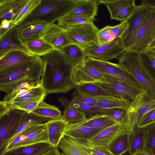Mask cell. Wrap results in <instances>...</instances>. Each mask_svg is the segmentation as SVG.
Here are the masks:
<instances>
[{
    "label": "cell",
    "instance_id": "obj_18",
    "mask_svg": "<svg viewBox=\"0 0 155 155\" xmlns=\"http://www.w3.org/2000/svg\"><path fill=\"white\" fill-rule=\"evenodd\" d=\"M104 75L97 69L84 63L72 69L71 78L76 86L82 84L95 82Z\"/></svg>",
    "mask_w": 155,
    "mask_h": 155
},
{
    "label": "cell",
    "instance_id": "obj_9",
    "mask_svg": "<svg viewBox=\"0 0 155 155\" xmlns=\"http://www.w3.org/2000/svg\"><path fill=\"white\" fill-rule=\"evenodd\" d=\"M140 1L141 3L136 5L127 20L128 27L120 38L123 48L134 37L152 10V5L148 0Z\"/></svg>",
    "mask_w": 155,
    "mask_h": 155
},
{
    "label": "cell",
    "instance_id": "obj_16",
    "mask_svg": "<svg viewBox=\"0 0 155 155\" xmlns=\"http://www.w3.org/2000/svg\"><path fill=\"white\" fill-rule=\"evenodd\" d=\"M42 39L52 46L54 50L58 51L73 44L68 37L66 28L54 23L50 25Z\"/></svg>",
    "mask_w": 155,
    "mask_h": 155
},
{
    "label": "cell",
    "instance_id": "obj_48",
    "mask_svg": "<svg viewBox=\"0 0 155 155\" xmlns=\"http://www.w3.org/2000/svg\"><path fill=\"white\" fill-rule=\"evenodd\" d=\"M0 21V37L2 36L7 31L9 30L13 25H14L13 21H11L6 19H4L1 21Z\"/></svg>",
    "mask_w": 155,
    "mask_h": 155
},
{
    "label": "cell",
    "instance_id": "obj_20",
    "mask_svg": "<svg viewBox=\"0 0 155 155\" xmlns=\"http://www.w3.org/2000/svg\"><path fill=\"white\" fill-rule=\"evenodd\" d=\"M51 25L34 22L18 26V28L20 36L24 42L33 39H42Z\"/></svg>",
    "mask_w": 155,
    "mask_h": 155
},
{
    "label": "cell",
    "instance_id": "obj_23",
    "mask_svg": "<svg viewBox=\"0 0 155 155\" xmlns=\"http://www.w3.org/2000/svg\"><path fill=\"white\" fill-rule=\"evenodd\" d=\"M52 147L48 143L40 142L14 148L4 155H41Z\"/></svg>",
    "mask_w": 155,
    "mask_h": 155
},
{
    "label": "cell",
    "instance_id": "obj_50",
    "mask_svg": "<svg viewBox=\"0 0 155 155\" xmlns=\"http://www.w3.org/2000/svg\"><path fill=\"white\" fill-rule=\"evenodd\" d=\"M145 55L147 57L151 67L155 72V57L148 52Z\"/></svg>",
    "mask_w": 155,
    "mask_h": 155
},
{
    "label": "cell",
    "instance_id": "obj_37",
    "mask_svg": "<svg viewBox=\"0 0 155 155\" xmlns=\"http://www.w3.org/2000/svg\"><path fill=\"white\" fill-rule=\"evenodd\" d=\"M58 100L63 107L65 109L67 107H73L81 110L85 113L86 116L90 117L94 114H99L101 110L100 109L93 107L91 105L74 102L69 101L66 98L61 97Z\"/></svg>",
    "mask_w": 155,
    "mask_h": 155
},
{
    "label": "cell",
    "instance_id": "obj_47",
    "mask_svg": "<svg viewBox=\"0 0 155 155\" xmlns=\"http://www.w3.org/2000/svg\"><path fill=\"white\" fill-rule=\"evenodd\" d=\"M90 148L91 155H115L111 152L109 148L94 147Z\"/></svg>",
    "mask_w": 155,
    "mask_h": 155
},
{
    "label": "cell",
    "instance_id": "obj_30",
    "mask_svg": "<svg viewBox=\"0 0 155 155\" xmlns=\"http://www.w3.org/2000/svg\"><path fill=\"white\" fill-rule=\"evenodd\" d=\"M132 133L127 126L125 131L115 138L110 144L109 148L111 152L115 155H121L128 151L130 136Z\"/></svg>",
    "mask_w": 155,
    "mask_h": 155
},
{
    "label": "cell",
    "instance_id": "obj_25",
    "mask_svg": "<svg viewBox=\"0 0 155 155\" xmlns=\"http://www.w3.org/2000/svg\"><path fill=\"white\" fill-rule=\"evenodd\" d=\"M45 124L47 129L49 143L57 148L67 124L61 119H50Z\"/></svg>",
    "mask_w": 155,
    "mask_h": 155
},
{
    "label": "cell",
    "instance_id": "obj_28",
    "mask_svg": "<svg viewBox=\"0 0 155 155\" xmlns=\"http://www.w3.org/2000/svg\"><path fill=\"white\" fill-rule=\"evenodd\" d=\"M44 100L26 102H9L1 101L0 102V118L9 111L13 110L24 111L31 113L37 105Z\"/></svg>",
    "mask_w": 155,
    "mask_h": 155
},
{
    "label": "cell",
    "instance_id": "obj_40",
    "mask_svg": "<svg viewBox=\"0 0 155 155\" xmlns=\"http://www.w3.org/2000/svg\"><path fill=\"white\" fill-rule=\"evenodd\" d=\"M41 0H28L22 8L13 22V24L18 26L21 22L39 4Z\"/></svg>",
    "mask_w": 155,
    "mask_h": 155
},
{
    "label": "cell",
    "instance_id": "obj_44",
    "mask_svg": "<svg viewBox=\"0 0 155 155\" xmlns=\"http://www.w3.org/2000/svg\"><path fill=\"white\" fill-rule=\"evenodd\" d=\"M155 123V109L143 116L139 120L137 128L146 127Z\"/></svg>",
    "mask_w": 155,
    "mask_h": 155
},
{
    "label": "cell",
    "instance_id": "obj_39",
    "mask_svg": "<svg viewBox=\"0 0 155 155\" xmlns=\"http://www.w3.org/2000/svg\"><path fill=\"white\" fill-rule=\"evenodd\" d=\"M147 134L143 150L148 155H155V123L146 127Z\"/></svg>",
    "mask_w": 155,
    "mask_h": 155
},
{
    "label": "cell",
    "instance_id": "obj_10",
    "mask_svg": "<svg viewBox=\"0 0 155 155\" xmlns=\"http://www.w3.org/2000/svg\"><path fill=\"white\" fill-rule=\"evenodd\" d=\"M27 113L13 110L0 118V150L14 135Z\"/></svg>",
    "mask_w": 155,
    "mask_h": 155
},
{
    "label": "cell",
    "instance_id": "obj_11",
    "mask_svg": "<svg viewBox=\"0 0 155 155\" xmlns=\"http://www.w3.org/2000/svg\"><path fill=\"white\" fill-rule=\"evenodd\" d=\"M84 51L87 57L103 61L117 58L124 52L119 38L111 41L95 45Z\"/></svg>",
    "mask_w": 155,
    "mask_h": 155
},
{
    "label": "cell",
    "instance_id": "obj_51",
    "mask_svg": "<svg viewBox=\"0 0 155 155\" xmlns=\"http://www.w3.org/2000/svg\"><path fill=\"white\" fill-rule=\"evenodd\" d=\"M155 48V39L147 47L142 54L145 55L147 53Z\"/></svg>",
    "mask_w": 155,
    "mask_h": 155
},
{
    "label": "cell",
    "instance_id": "obj_1",
    "mask_svg": "<svg viewBox=\"0 0 155 155\" xmlns=\"http://www.w3.org/2000/svg\"><path fill=\"white\" fill-rule=\"evenodd\" d=\"M41 57L44 64L41 84L47 94L66 93L76 87L71 78L73 68L61 51L53 50Z\"/></svg>",
    "mask_w": 155,
    "mask_h": 155
},
{
    "label": "cell",
    "instance_id": "obj_33",
    "mask_svg": "<svg viewBox=\"0 0 155 155\" xmlns=\"http://www.w3.org/2000/svg\"><path fill=\"white\" fill-rule=\"evenodd\" d=\"M147 134L146 127L134 129L130 136L129 155H133L143 150Z\"/></svg>",
    "mask_w": 155,
    "mask_h": 155
},
{
    "label": "cell",
    "instance_id": "obj_7",
    "mask_svg": "<svg viewBox=\"0 0 155 155\" xmlns=\"http://www.w3.org/2000/svg\"><path fill=\"white\" fill-rule=\"evenodd\" d=\"M68 37L73 44L84 51L99 44L97 37L99 29L93 22L66 28Z\"/></svg>",
    "mask_w": 155,
    "mask_h": 155
},
{
    "label": "cell",
    "instance_id": "obj_56",
    "mask_svg": "<svg viewBox=\"0 0 155 155\" xmlns=\"http://www.w3.org/2000/svg\"><path fill=\"white\" fill-rule=\"evenodd\" d=\"M153 50L155 51V48Z\"/></svg>",
    "mask_w": 155,
    "mask_h": 155
},
{
    "label": "cell",
    "instance_id": "obj_5",
    "mask_svg": "<svg viewBox=\"0 0 155 155\" xmlns=\"http://www.w3.org/2000/svg\"><path fill=\"white\" fill-rule=\"evenodd\" d=\"M155 39V7L152 10L132 39L123 48L124 51L141 54Z\"/></svg>",
    "mask_w": 155,
    "mask_h": 155
},
{
    "label": "cell",
    "instance_id": "obj_4",
    "mask_svg": "<svg viewBox=\"0 0 155 155\" xmlns=\"http://www.w3.org/2000/svg\"><path fill=\"white\" fill-rule=\"evenodd\" d=\"M44 64L41 58L37 56L0 73V90L5 91L15 84L25 80H40L42 77Z\"/></svg>",
    "mask_w": 155,
    "mask_h": 155
},
{
    "label": "cell",
    "instance_id": "obj_43",
    "mask_svg": "<svg viewBox=\"0 0 155 155\" xmlns=\"http://www.w3.org/2000/svg\"><path fill=\"white\" fill-rule=\"evenodd\" d=\"M126 111L119 108H112L103 110L100 113L108 116L115 121L121 123Z\"/></svg>",
    "mask_w": 155,
    "mask_h": 155
},
{
    "label": "cell",
    "instance_id": "obj_31",
    "mask_svg": "<svg viewBox=\"0 0 155 155\" xmlns=\"http://www.w3.org/2000/svg\"><path fill=\"white\" fill-rule=\"evenodd\" d=\"M131 101L126 99L113 97H100L98 101L92 106L102 110L119 108L127 111Z\"/></svg>",
    "mask_w": 155,
    "mask_h": 155
},
{
    "label": "cell",
    "instance_id": "obj_19",
    "mask_svg": "<svg viewBox=\"0 0 155 155\" xmlns=\"http://www.w3.org/2000/svg\"><path fill=\"white\" fill-rule=\"evenodd\" d=\"M37 56L21 51H9L0 58V73L33 59Z\"/></svg>",
    "mask_w": 155,
    "mask_h": 155
},
{
    "label": "cell",
    "instance_id": "obj_35",
    "mask_svg": "<svg viewBox=\"0 0 155 155\" xmlns=\"http://www.w3.org/2000/svg\"><path fill=\"white\" fill-rule=\"evenodd\" d=\"M50 119L49 118L37 116L32 113H27L15 134L5 146L8 145L15 138L27 129L35 125L43 124Z\"/></svg>",
    "mask_w": 155,
    "mask_h": 155
},
{
    "label": "cell",
    "instance_id": "obj_6",
    "mask_svg": "<svg viewBox=\"0 0 155 155\" xmlns=\"http://www.w3.org/2000/svg\"><path fill=\"white\" fill-rule=\"evenodd\" d=\"M84 64L95 68L104 75L115 78L139 91L144 92L139 84L118 64L99 61L88 57Z\"/></svg>",
    "mask_w": 155,
    "mask_h": 155
},
{
    "label": "cell",
    "instance_id": "obj_53",
    "mask_svg": "<svg viewBox=\"0 0 155 155\" xmlns=\"http://www.w3.org/2000/svg\"><path fill=\"white\" fill-rule=\"evenodd\" d=\"M148 1L153 7H155V0H148Z\"/></svg>",
    "mask_w": 155,
    "mask_h": 155
},
{
    "label": "cell",
    "instance_id": "obj_24",
    "mask_svg": "<svg viewBox=\"0 0 155 155\" xmlns=\"http://www.w3.org/2000/svg\"><path fill=\"white\" fill-rule=\"evenodd\" d=\"M103 130L75 124H67L64 135L72 138L83 140H89Z\"/></svg>",
    "mask_w": 155,
    "mask_h": 155
},
{
    "label": "cell",
    "instance_id": "obj_45",
    "mask_svg": "<svg viewBox=\"0 0 155 155\" xmlns=\"http://www.w3.org/2000/svg\"><path fill=\"white\" fill-rule=\"evenodd\" d=\"M112 28V26L107 25L99 30L97 37L99 44L105 43L114 40L111 34Z\"/></svg>",
    "mask_w": 155,
    "mask_h": 155
},
{
    "label": "cell",
    "instance_id": "obj_52",
    "mask_svg": "<svg viewBox=\"0 0 155 155\" xmlns=\"http://www.w3.org/2000/svg\"><path fill=\"white\" fill-rule=\"evenodd\" d=\"M133 155H148V154L144 151L142 150L135 153Z\"/></svg>",
    "mask_w": 155,
    "mask_h": 155
},
{
    "label": "cell",
    "instance_id": "obj_15",
    "mask_svg": "<svg viewBox=\"0 0 155 155\" xmlns=\"http://www.w3.org/2000/svg\"><path fill=\"white\" fill-rule=\"evenodd\" d=\"M21 51L29 54L20 36L18 26L15 25L0 37V58L9 51Z\"/></svg>",
    "mask_w": 155,
    "mask_h": 155
},
{
    "label": "cell",
    "instance_id": "obj_13",
    "mask_svg": "<svg viewBox=\"0 0 155 155\" xmlns=\"http://www.w3.org/2000/svg\"><path fill=\"white\" fill-rule=\"evenodd\" d=\"M127 127L125 115L120 123L103 130L91 139L85 140L90 147L109 148L110 144L117 136L126 130Z\"/></svg>",
    "mask_w": 155,
    "mask_h": 155
},
{
    "label": "cell",
    "instance_id": "obj_26",
    "mask_svg": "<svg viewBox=\"0 0 155 155\" xmlns=\"http://www.w3.org/2000/svg\"><path fill=\"white\" fill-rule=\"evenodd\" d=\"M60 51L64 55L73 69L84 64L87 58L84 51L73 44L65 47Z\"/></svg>",
    "mask_w": 155,
    "mask_h": 155
},
{
    "label": "cell",
    "instance_id": "obj_54",
    "mask_svg": "<svg viewBox=\"0 0 155 155\" xmlns=\"http://www.w3.org/2000/svg\"><path fill=\"white\" fill-rule=\"evenodd\" d=\"M148 52L150 53L152 55H153L154 57H155V51L152 50H151L150 51Z\"/></svg>",
    "mask_w": 155,
    "mask_h": 155
},
{
    "label": "cell",
    "instance_id": "obj_42",
    "mask_svg": "<svg viewBox=\"0 0 155 155\" xmlns=\"http://www.w3.org/2000/svg\"><path fill=\"white\" fill-rule=\"evenodd\" d=\"M71 101L74 102L93 105L96 104L100 97H94L81 94L77 90L75 91L71 95Z\"/></svg>",
    "mask_w": 155,
    "mask_h": 155
},
{
    "label": "cell",
    "instance_id": "obj_49",
    "mask_svg": "<svg viewBox=\"0 0 155 155\" xmlns=\"http://www.w3.org/2000/svg\"><path fill=\"white\" fill-rule=\"evenodd\" d=\"M41 155H61L58 148L52 147L49 150Z\"/></svg>",
    "mask_w": 155,
    "mask_h": 155
},
{
    "label": "cell",
    "instance_id": "obj_34",
    "mask_svg": "<svg viewBox=\"0 0 155 155\" xmlns=\"http://www.w3.org/2000/svg\"><path fill=\"white\" fill-rule=\"evenodd\" d=\"M31 113L39 117L49 118L52 120H60L62 116L58 108L46 103L44 100L41 102Z\"/></svg>",
    "mask_w": 155,
    "mask_h": 155
},
{
    "label": "cell",
    "instance_id": "obj_8",
    "mask_svg": "<svg viewBox=\"0 0 155 155\" xmlns=\"http://www.w3.org/2000/svg\"><path fill=\"white\" fill-rule=\"evenodd\" d=\"M155 109V100H152L144 92H140L130 103L125 114L127 122L133 130L137 128L141 117Z\"/></svg>",
    "mask_w": 155,
    "mask_h": 155
},
{
    "label": "cell",
    "instance_id": "obj_29",
    "mask_svg": "<svg viewBox=\"0 0 155 155\" xmlns=\"http://www.w3.org/2000/svg\"><path fill=\"white\" fill-rule=\"evenodd\" d=\"M79 93L94 97L118 98L100 85L94 83H87L76 86Z\"/></svg>",
    "mask_w": 155,
    "mask_h": 155
},
{
    "label": "cell",
    "instance_id": "obj_38",
    "mask_svg": "<svg viewBox=\"0 0 155 155\" xmlns=\"http://www.w3.org/2000/svg\"><path fill=\"white\" fill-rule=\"evenodd\" d=\"M95 18H86L79 16H65L58 21V24L65 28L70 27L93 22Z\"/></svg>",
    "mask_w": 155,
    "mask_h": 155
},
{
    "label": "cell",
    "instance_id": "obj_41",
    "mask_svg": "<svg viewBox=\"0 0 155 155\" xmlns=\"http://www.w3.org/2000/svg\"><path fill=\"white\" fill-rule=\"evenodd\" d=\"M41 85L40 80H25L16 83L8 88L5 93L24 89H34Z\"/></svg>",
    "mask_w": 155,
    "mask_h": 155
},
{
    "label": "cell",
    "instance_id": "obj_12",
    "mask_svg": "<svg viewBox=\"0 0 155 155\" xmlns=\"http://www.w3.org/2000/svg\"><path fill=\"white\" fill-rule=\"evenodd\" d=\"M92 83L100 85L119 98L131 102L140 92L120 80L106 75H104L101 79Z\"/></svg>",
    "mask_w": 155,
    "mask_h": 155
},
{
    "label": "cell",
    "instance_id": "obj_46",
    "mask_svg": "<svg viewBox=\"0 0 155 155\" xmlns=\"http://www.w3.org/2000/svg\"><path fill=\"white\" fill-rule=\"evenodd\" d=\"M128 27L127 20L121 22L119 24L112 26L111 33L114 39L120 38Z\"/></svg>",
    "mask_w": 155,
    "mask_h": 155
},
{
    "label": "cell",
    "instance_id": "obj_55",
    "mask_svg": "<svg viewBox=\"0 0 155 155\" xmlns=\"http://www.w3.org/2000/svg\"><path fill=\"white\" fill-rule=\"evenodd\" d=\"M127 155V154H126V153H124V154H122V155Z\"/></svg>",
    "mask_w": 155,
    "mask_h": 155
},
{
    "label": "cell",
    "instance_id": "obj_17",
    "mask_svg": "<svg viewBox=\"0 0 155 155\" xmlns=\"http://www.w3.org/2000/svg\"><path fill=\"white\" fill-rule=\"evenodd\" d=\"M57 148L61 150V155H91L90 148L85 140L72 138L63 135Z\"/></svg>",
    "mask_w": 155,
    "mask_h": 155
},
{
    "label": "cell",
    "instance_id": "obj_21",
    "mask_svg": "<svg viewBox=\"0 0 155 155\" xmlns=\"http://www.w3.org/2000/svg\"><path fill=\"white\" fill-rule=\"evenodd\" d=\"M28 0H0V21H14Z\"/></svg>",
    "mask_w": 155,
    "mask_h": 155
},
{
    "label": "cell",
    "instance_id": "obj_2",
    "mask_svg": "<svg viewBox=\"0 0 155 155\" xmlns=\"http://www.w3.org/2000/svg\"><path fill=\"white\" fill-rule=\"evenodd\" d=\"M117 59L118 64L139 84L147 96L155 100V76L147 66L142 54L125 51Z\"/></svg>",
    "mask_w": 155,
    "mask_h": 155
},
{
    "label": "cell",
    "instance_id": "obj_32",
    "mask_svg": "<svg viewBox=\"0 0 155 155\" xmlns=\"http://www.w3.org/2000/svg\"><path fill=\"white\" fill-rule=\"evenodd\" d=\"M24 43L31 54L41 57L53 50V47L42 39H36L25 41Z\"/></svg>",
    "mask_w": 155,
    "mask_h": 155
},
{
    "label": "cell",
    "instance_id": "obj_22",
    "mask_svg": "<svg viewBox=\"0 0 155 155\" xmlns=\"http://www.w3.org/2000/svg\"><path fill=\"white\" fill-rule=\"evenodd\" d=\"M99 4L98 0H78L75 8L66 16L95 18Z\"/></svg>",
    "mask_w": 155,
    "mask_h": 155
},
{
    "label": "cell",
    "instance_id": "obj_27",
    "mask_svg": "<svg viewBox=\"0 0 155 155\" xmlns=\"http://www.w3.org/2000/svg\"><path fill=\"white\" fill-rule=\"evenodd\" d=\"M120 123L116 122L108 116L99 113L88 117L82 121L74 124L103 130Z\"/></svg>",
    "mask_w": 155,
    "mask_h": 155
},
{
    "label": "cell",
    "instance_id": "obj_14",
    "mask_svg": "<svg viewBox=\"0 0 155 155\" xmlns=\"http://www.w3.org/2000/svg\"><path fill=\"white\" fill-rule=\"evenodd\" d=\"M135 0H100L99 4H104L110 14V18L121 22L125 21L132 14L136 5Z\"/></svg>",
    "mask_w": 155,
    "mask_h": 155
},
{
    "label": "cell",
    "instance_id": "obj_36",
    "mask_svg": "<svg viewBox=\"0 0 155 155\" xmlns=\"http://www.w3.org/2000/svg\"><path fill=\"white\" fill-rule=\"evenodd\" d=\"M64 109L61 120L67 124L78 123L84 120L87 118L85 112L79 109L68 107Z\"/></svg>",
    "mask_w": 155,
    "mask_h": 155
},
{
    "label": "cell",
    "instance_id": "obj_3",
    "mask_svg": "<svg viewBox=\"0 0 155 155\" xmlns=\"http://www.w3.org/2000/svg\"><path fill=\"white\" fill-rule=\"evenodd\" d=\"M78 0H41L21 22V26L34 22L51 24L66 16L76 7Z\"/></svg>",
    "mask_w": 155,
    "mask_h": 155
}]
</instances>
